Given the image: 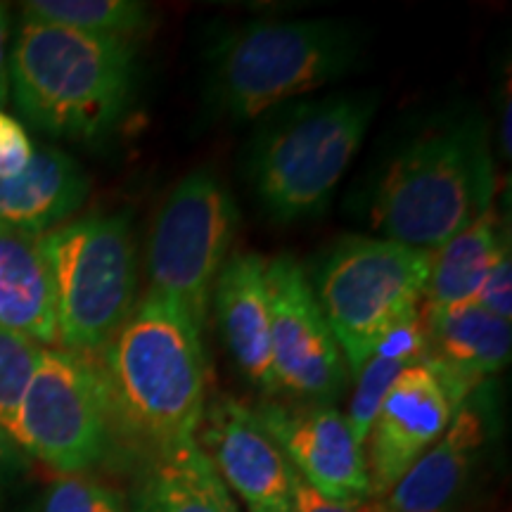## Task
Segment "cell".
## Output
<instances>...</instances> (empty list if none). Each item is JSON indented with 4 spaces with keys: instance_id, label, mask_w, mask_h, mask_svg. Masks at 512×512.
<instances>
[{
    "instance_id": "obj_20",
    "label": "cell",
    "mask_w": 512,
    "mask_h": 512,
    "mask_svg": "<svg viewBox=\"0 0 512 512\" xmlns=\"http://www.w3.org/2000/svg\"><path fill=\"white\" fill-rule=\"evenodd\" d=\"M505 240H510L508 221H503L491 204L451 240L432 249L430 278H427L422 306L451 309V306L475 302L479 287Z\"/></svg>"
},
{
    "instance_id": "obj_23",
    "label": "cell",
    "mask_w": 512,
    "mask_h": 512,
    "mask_svg": "<svg viewBox=\"0 0 512 512\" xmlns=\"http://www.w3.org/2000/svg\"><path fill=\"white\" fill-rule=\"evenodd\" d=\"M43 349L46 347L31 342L29 337L0 328V427L10 437Z\"/></svg>"
},
{
    "instance_id": "obj_24",
    "label": "cell",
    "mask_w": 512,
    "mask_h": 512,
    "mask_svg": "<svg viewBox=\"0 0 512 512\" xmlns=\"http://www.w3.org/2000/svg\"><path fill=\"white\" fill-rule=\"evenodd\" d=\"M41 512H131V505L117 489L91 477L60 475L48 486Z\"/></svg>"
},
{
    "instance_id": "obj_25",
    "label": "cell",
    "mask_w": 512,
    "mask_h": 512,
    "mask_svg": "<svg viewBox=\"0 0 512 512\" xmlns=\"http://www.w3.org/2000/svg\"><path fill=\"white\" fill-rule=\"evenodd\" d=\"M475 304L484 306L494 316L512 320V249L510 240L503 242L501 252L496 254L494 264L486 273L482 287H479Z\"/></svg>"
},
{
    "instance_id": "obj_29",
    "label": "cell",
    "mask_w": 512,
    "mask_h": 512,
    "mask_svg": "<svg viewBox=\"0 0 512 512\" xmlns=\"http://www.w3.org/2000/svg\"><path fill=\"white\" fill-rule=\"evenodd\" d=\"M22 448H19L8 432L0 427V494L5 491L12 479L19 475L22 470Z\"/></svg>"
},
{
    "instance_id": "obj_16",
    "label": "cell",
    "mask_w": 512,
    "mask_h": 512,
    "mask_svg": "<svg viewBox=\"0 0 512 512\" xmlns=\"http://www.w3.org/2000/svg\"><path fill=\"white\" fill-rule=\"evenodd\" d=\"M91 178L72 155L36 145L27 169L0 178V226L46 235L72 221L88 200Z\"/></svg>"
},
{
    "instance_id": "obj_12",
    "label": "cell",
    "mask_w": 512,
    "mask_h": 512,
    "mask_svg": "<svg viewBox=\"0 0 512 512\" xmlns=\"http://www.w3.org/2000/svg\"><path fill=\"white\" fill-rule=\"evenodd\" d=\"M197 444L249 512H294V472L252 406L226 394L214 396L204 408Z\"/></svg>"
},
{
    "instance_id": "obj_26",
    "label": "cell",
    "mask_w": 512,
    "mask_h": 512,
    "mask_svg": "<svg viewBox=\"0 0 512 512\" xmlns=\"http://www.w3.org/2000/svg\"><path fill=\"white\" fill-rule=\"evenodd\" d=\"M34 140L17 117L0 110V178H15L34 157Z\"/></svg>"
},
{
    "instance_id": "obj_11",
    "label": "cell",
    "mask_w": 512,
    "mask_h": 512,
    "mask_svg": "<svg viewBox=\"0 0 512 512\" xmlns=\"http://www.w3.org/2000/svg\"><path fill=\"white\" fill-rule=\"evenodd\" d=\"M252 411L311 489L342 503L373 501L366 453L351 432L347 415L335 406L266 399Z\"/></svg>"
},
{
    "instance_id": "obj_19",
    "label": "cell",
    "mask_w": 512,
    "mask_h": 512,
    "mask_svg": "<svg viewBox=\"0 0 512 512\" xmlns=\"http://www.w3.org/2000/svg\"><path fill=\"white\" fill-rule=\"evenodd\" d=\"M128 505L131 512H240L197 441L145 456Z\"/></svg>"
},
{
    "instance_id": "obj_3",
    "label": "cell",
    "mask_w": 512,
    "mask_h": 512,
    "mask_svg": "<svg viewBox=\"0 0 512 512\" xmlns=\"http://www.w3.org/2000/svg\"><path fill=\"white\" fill-rule=\"evenodd\" d=\"M98 358L117 434L145 456L195 444L207 408V354L188 313L147 292Z\"/></svg>"
},
{
    "instance_id": "obj_4",
    "label": "cell",
    "mask_w": 512,
    "mask_h": 512,
    "mask_svg": "<svg viewBox=\"0 0 512 512\" xmlns=\"http://www.w3.org/2000/svg\"><path fill=\"white\" fill-rule=\"evenodd\" d=\"M138 81V43L24 19L10 48L19 117L53 138L98 140L126 117Z\"/></svg>"
},
{
    "instance_id": "obj_8",
    "label": "cell",
    "mask_w": 512,
    "mask_h": 512,
    "mask_svg": "<svg viewBox=\"0 0 512 512\" xmlns=\"http://www.w3.org/2000/svg\"><path fill=\"white\" fill-rule=\"evenodd\" d=\"M240 209L211 169H195L159 207L147 240V292L162 294L204 330L211 290L233 254Z\"/></svg>"
},
{
    "instance_id": "obj_10",
    "label": "cell",
    "mask_w": 512,
    "mask_h": 512,
    "mask_svg": "<svg viewBox=\"0 0 512 512\" xmlns=\"http://www.w3.org/2000/svg\"><path fill=\"white\" fill-rule=\"evenodd\" d=\"M271 361L275 396L335 406L349 387V368L316 302L309 273L290 254L268 259Z\"/></svg>"
},
{
    "instance_id": "obj_27",
    "label": "cell",
    "mask_w": 512,
    "mask_h": 512,
    "mask_svg": "<svg viewBox=\"0 0 512 512\" xmlns=\"http://www.w3.org/2000/svg\"><path fill=\"white\" fill-rule=\"evenodd\" d=\"M294 512H377V508L375 501L342 503L325 498L294 472Z\"/></svg>"
},
{
    "instance_id": "obj_22",
    "label": "cell",
    "mask_w": 512,
    "mask_h": 512,
    "mask_svg": "<svg viewBox=\"0 0 512 512\" xmlns=\"http://www.w3.org/2000/svg\"><path fill=\"white\" fill-rule=\"evenodd\" d=\"M22 17L133 43L150 29V8L138 0H29Z\"/></svg>"
},
{
    "instance_id": "obj_21",
    "label": "cell",
    "mask_w": 512,
    "mask_h": 512,
    "mask_svg": "<svg viewBox=\"0 0 512 512\" xmlns=\"http://www.w3.org/2000/svg\"><path fill=\"white\" fill-rule=\"evenodd\" d=\"M427 349V330H425V313L413 316L399 328H394L377 347L370 351V356L363 361V366L351 375L354 382V394L349 403V427L354 432L356 441L366 446L370 425H373L380 403L387 396L392 384L396 382L403 370L415 366L425 358Z\"/></svg>"
},
{
    "instance_id": "obj_13",
    "label": "cell",
    "mask_w": 512,
    "mask_h": 512,
    "mask_svg": "<svg viewBox=\"0 0 512 512\" xmlns=\"http://www.w3.org/2000/svg\"><path fill=\"white\" fill-rule=\"evenodd\" d=\"M456 408L444 382L425 361L396 377L363 446L373 501L389 494L415 460L444 434Z\"/></svg>"
},
{
    "instance_id": "obj_9",
    "label": "cell",
    "mask_w": 512,
    "mask_h": 512,
    "mask_svg": "<svg viewBox=\"0 0 512 512\" xmlns=\"http://www.w3.org/2000/svg\"><path fill=\"white\" fill-rule=\"evenodd\" d=\"M117 439L98 354L60 347L41 351L12 441L60 475H86Z\"/></svg>"
},
{
    "instance_id": "obj_15",
    "label": "cell",
    "mask_w": 512,
    "mask_h": 512,
    "mask_svg": "<svg viewBox=\"0 0 512 512\" xmlns=\"http://www.w3.org/2000/svg\"><path fill=\"white\" fill-rule=\"evenodd\" d=\"M266 268L268 259L256 252L230 254L211 290V302L235 368L261 394L275 399Z\"/></svg>"
},
{
    "instance_id": "obj_18",
    "label": "cell",
    "mask_w": 512,
    "mask_h": 512,
    "mask_svg": "<svg viewBox=\"0 0 512 512\" xmlns=\"http://www.w3.org/2000/svg\"><path fill=\"white\" fill-rule=\"evenodd\" d=\"M427 349L422 361L453 370L472 384L508 368L512 356V325L475 302L451 309H425Z\"/></svg>"
},
{
    "instance_id": "obj_6",
    "label": "cell",
    "mask_w": 512,
    "mask_h": 512,
    "mask_svg": "<svg viewBox=\"0 0 512 512\" xmlns=\"http://www.w3.org/2000/svg\"><path fill=\"white\" fill-rule=\"evenodd\" d=\"M57 347L100 354L138 302V245L126 214H91L43 235Z\"/></svg>"
},
{
    "instance_id": "obj_14",
    "label": "cell",
    "mask_w": 512,
    "mask_h": 512,
    "mask_svg": "<svg viewBox=\"0 0 512 512\" xmlns=\"http://www.w3.org/2000/svg\"><path fill=\"white\" fill-rule=\"evenodd\" d=\"M491 422L484 384L460 403L444 434L415 460L411 470L375 501L377 512H453L465 496L489 441Z\"/></svg>"
},
{
    "instance_id": "obj_17",
    "label": "cell",
    "mask_w": 512,
    "mask_h": 512,
    "mask_svg": "<svg viewBox=\"0 0 512 512\" xmlns=\"http://www.w3.org/2000/svg\"><path fill=\"white\" fill-rule=\"evenodd\" d=\"M0 328L57 347L53 280L43 235L0 226Z\"/></svg>"
},
{
    "instance_id": "obj_1",
    "label": "cell",
    "mask_w": 512,
    "mask_h": 512,
    "mask_svg": "<svg viewBox=\"0 0 512 512\" xmlns=\"http://www.w3.org/2000/svg\"><path fill=\"white\" fill-rule=\"evenodd\" d=\"M489 124L475 110L427 117L377 166L368 223L377 238L437 249L494 204Z\"/></svg>"
},
{
    "instance_id": "obj_7",
    "label": "cell",
    "mask_w": 512,
    "mask_h": 512,
    "mask_svg": "<svg viewBox=\"0 0 512 512\" xmlns=\"http://www.w3.org/2000/svg\"><path fill=\"white\" fill-rule=\"evenodd\" d=\"M430 249L384 238H344L309 275L349 375L401 323L418 316L430 278Z\"/></svg>"
},
{
    "instance_id": "obj_2",
    "label": "cell",
    "mask_w": 512,
    "mask_h": 512,
    "mask_svg": "<svg viewBox=\"0 0 512 512\" xmlns=\"http://www.w3.org/2000/svg\"><path fill=\"white\" fill-rule=\"evenodd\" d=\"M368 55V31L339 17L252 19L204 46L202 95L211 117L259 121L275 107L347 79Z\"/></svg>"
},
{
    "instance_id": "obj_28",
    "label": "cell",
    "mask_w": 512,
    "mask_h": 512,
    "mask_svg": "<svg viewBox=\"0 0 512 512\" xmlns=\"http://www.w3.org/2000/svg\"><path fill=\"white\" fill-rule=\"evenodd\" d=\"M10 48L12 29L8 5L0 3V110L10 100Z\"/></svg>"
},
{
    "instance_id": "obj_5",
    "label": "cell",
    "mask_w": 512,
    "mask_h": 512,
    "mask_svg": "<svg viewBox=\"0 0 512 512\" xmlns=\"http://www.w3.org/2000/svg\"><path fill=\"white\" fill-rule=\"evenodd\" d=\"M380 110V93L337 91L264 114L249 143L247 183L275 223L316 219L332 202Z\"/></svg>"
}]
</instances>
